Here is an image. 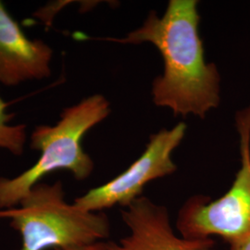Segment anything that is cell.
Here are the masks:
<instances>
[{
  "label": "cell",
  "instance_id": "cell-1",
  "mask_svg": "<svg viewBox=\"0 0 250 250\" xmlns=\"http://www.w3.org/2000/svg\"><path fill=\"white\" fill-rule=\"evenodd\" d=\"M197 6V0H170L163 16L151 11L142 26L125 38L106 40L155 45L164 69L153 81V102L170 108L174 116L203 119L220 104L221 76L216 64L206 62Z\"/></svg>",
  "mask_w": 250,
  "mask_h": 250
},
{
  "label": "cell",
  "instance_id": "cell-2",
  "mask_svg": "<svg viewBox=\"0 0 250 250\" xmlns=\"http://www.w3.org/2000/svg\"><path fill=\"white\" fill-rule=\"evenodd\" d=\"M109 113L107 99L95 94L64 108L56 125L37 126L31 134V147L40 151V157L18 176L0 177V210L19 206L32 188L55 170H69L77 180L88 178L94 161L82 142L85 134Z\"/></svg>",
  "mask_w": 250,
  "mask_h": 250
},
{
  "label": "cell",
  "instance_id": "cell-3",
  "mask_svg": "<svg viewBox=\"0 0 250 250\" xmlns=\"http://www.w3.org/2000/svg\"><path fill=\"white\" fill-rule=\"evenodd\" d=\"M0 219H9L10 226L20 232L19 250L75 249L109 235L107 216L66 202L60 181L37 184L19 206L0 210Z\"/></svg>",
  "mask_w": 250,
  "mask_h": 250
},
{
  "label": "cell",
  "instance_id": "cell-4",
  "mask_svg": "<svg viewBox=\"0 0 250 250\" xmlns=\"http://www.w3.org/2000/svg\"><path fill=\"white\" fill-rule=\"evenodd\" d=\"M236 128L240 137V168L222 197L211 200L194 196L181 208L176 227L186 238L218 236L230 248L250 239V106L237 113Z\"/></svg>",
  "mask_w": 250,
  "mask_h": 250
},
{
  "label": "cell",
  "instance_id": "cell-5",
  "mask_svg": "<svg viewBox=\"0 0 250 250\" xmlns=\"http://www.w3.org/2000/svg\"><path fill=\"white\" fill-rule=\"evenodd\" d=\"M188 126L180 123L171 129L152 134L143 154L115 178L93 188L74 200L81 208L102 212L115 206L127 208L142 197L144 188L156 179L172 174L177 170L171 155L183 141Z\"/></svg>",
  "mask_w": 250,
  "mask_h": 250
},
{
  "label": "cell",
  "instance_id": "cell-6",
  "mask_svg": "<svg viewBox=\"0 0 250 250\" xmlns=\"http://www.w3.org/2000/svg\"><path fill=\"white\" fill-rule=\"evenodd\" d=\"M129 234L119 244L110 243L108 250H212L208 239H190L176 233L164 206L147 197L137 198L122 211Z\"/></svg>",
  "mask_w": 250,
  "mask_h": 250
},
{
  "label": "cell",
  "instance_id": "cell-7",
  "mask_svg": "<svg viewBox=\"0 0 250 250\" xmlns=\"http://www.w3.org/2000/svg\"><path fill=\"white\" fill-rule=\"evenodd\" d=\"M53 49L43 40L30 39L0 0V83L16 86L51 75Z\"/></svg>",
  "mask_w": 250,
  "mask_h": 250
},
{
  "label": "cell",
  "instance_id": "cell-8",
  "mask_svg": "<svg viewBox=\"0 0 250 250\" xmlns=\"http://www.w3.org/2000/svg\"><path fill=\"white\" fill-rule=\"evenodd\" d=\"M8 104L0 97V148L20 156L26 144V126L12 125L13 114L7 111Z\"/></svg>",
  "mask_w": 250,
  "mask_h": 250
},
{
  "label": "cell",
  "instance_id": "cell-9",
  "mask_svg": "<svg viewBox=\"0 0 250 250\" xmlns=\"http://www.w3.org/2000/svg\"><path fill=\"white\" fill-rule=\"evenodd\" d=\"M109 245H110V243H105V242L102 241L92 244V245H89V246H85V247H81V248H75V249H69V250H109Z\"/></svg>",
  "mask_w": 250,
  "mask_h": 250
},
{
  "label": "cell",
  "instance_id": "cell-10",
  "mask_svg": "<svg viewBox=\"0 0 250 250\" xmlns=\"http://www.w3.org/2000/svg\"><path fill=\"white\" fill-rule=\"evenodd\" d=\"M230 250H250V239L243 242L235 247L230 248Z\"/></svg>",
  "mask_w": 250,
  "mask_h": 250
}]
</instances>
